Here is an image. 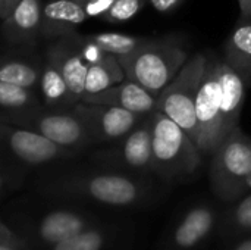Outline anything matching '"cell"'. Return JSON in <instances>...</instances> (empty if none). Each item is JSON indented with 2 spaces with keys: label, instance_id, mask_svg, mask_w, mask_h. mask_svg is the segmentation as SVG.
Here are the masks:
<instances>
[{
  "label": "cell",
  "instance_id": "obj_1",
  "mask_svg": "<svg viewBox=\"0 0 251 250\" xmlns=\"http://www.w3.org/2000/svg\"><path fill=\"white\" fill-rule=\"evenodd\" d=\"M40 192L47 196L82 199L116 208L138 205L147 196V187L141 181L118 172L59 175L43 180L40 183Z\"/></svg>",
  "mask_w": 251,
  "mask_h": 250
},
{
  "label": "cell",
  "instance_id": "obj_2",
  "mask_svg": "<svg viewBox=\"0 0 251 250\" xmlns=\"http://www.w3.org/2000/svg\"><path fill=\"white\" fill-rule=\"evenodd\" d=\"M116 57L128 80L159 96L187 63L188 53L175 38H147L134 53Z\"/></svg>",
  "mask_w": 251,
  "mask_h": 250
},
{
  "label": "cell",
  "instance_id": "obj_3",
  "mask_svg": "<svg viewBox=\"0 0 251 250\" xmlns=\"http://www.w3.org/2000/svg\"><path fill=\"white\" fill-rule=\"evenodd\" d=\"M154 172L163 178L191 175L201 164V150L194 140L168 115L154 109L150 113Z\"/></svg>",
  "mask_w": 251,
  "mask_h": 250
},
{
  "label": "cell",
  "instance_id": "obj_4",
  "mask_svg": "<svg viewBox=\"0 0 251 250\" xmlns=\"http://www.w3.org/2000/svg\"><path fill=\"white\" fill-rule=\"evenodd\" d=\"M209 56L196 55L187 60L172 83L159 94L156 109L175 121L199 146L200 127L196 115L197 93L206 71Z\"/></svg>",
  "mask_w": 251,
  "mask_h": 250
},
{
  "label": "cell",
  "instance_id": "obj_5",
  "mask_svg": "<svg viewBox=\"0 0 251 250\" xmlns=\"http://www.w3.org/2000/svg\"><path fill=\"white\" fill-rule=\"evenodd\" d=\"M250 172L251 139L237 127L213 153L210 184L215 194L225 202L238 199L247 190Z\"/></svg>",
  "mask_w": 251,
  "mask_h": 250
},
{
  "label": "cell",
  "instance_id": "obj_6",
  "mask_svg": "<svg viewBox=\"0 0 251 250\" xmlns=\"http://www.w3.org/2000/svg\"><path fill=\"white\" fill-rule=\"evenodd\" d=\"M1 121L37 131L54 143L75 152L96 144L85 124L71 109L60 111L41 108L22 113L3 112Z\"/></svg>",
  "mask_w": 251,
  "mask_h": 250
},
{
  "label": "cell",
  "instance_id": "obj_7",
  "mask_svg": "<svg viewBox=\"0 0 251 250\" xmlns=\"http://www.w3.org/2000/svg\"><path fill=\"white\" fill-rule=\"evenodd\" d=\"M94 161L109 168L132 172L154 171L153 134L150 113L124 139L112 143L110 147L94 153Z\"/></svg>",
  "mask_w": 251,
  "mask_h": 250
},
{
  "label": "cell",
  "instance_id": "obj_8",
  "mask_svg": "<svg viewBox=\"0 0 251 250\" xmlns=\"http://www.w3.org/2000/svg\"><path fill=\"white\" fill-rule=\"evenodd\" d=\"M221 103L222 90L216 71V57L209 56L196 100V115L201 134L199 149L201 153L213 155L224 141Z\"/></svg>",
  "mask_w": 251,
  "mask_h": 250
},
{
  "label": "cell",
  "instance_id": "obj_9",
  "mask_svg": "<svg viewBox=\"0 0 251 250\" xmlns=\"http://www.w3.org/2000/svg\"><path fill=\"white\" fill-rule=\"evenodd\" d=\"M71 111L85 124L96 144L115 143L129 134L147 115L122 108L78 102Z\"/></svg>",
  "mask_w": 251,
  "mask_h": 250
},
{
  "label": "cell",
  "instance_id": "obj_10",
  "mask_svg": "<svg viewBox=\"0 0 251 250\" xmlns=\"http://www.w3.org/2000/svg\"><path fill=\"white\" fill-rule=\"evenodd\" d=\"M1 141L13 158L28 165H43L75 155V150L66 149L37 131L4 121H1Z\"/></svg>",
  "mask_w": 251,
  "mask_h": 250
},
{
  "label": "cell",
  "instance_id": "obj_11",
  "mask_svg": "<svg viewBox=\"0 0 251 250\" xmlns=\"http://www.w3.org/2000/svg\"><path fill=\"white\" fill-rule=\"evenodd\" d=\"M157 97L154 93L135 81H125L109 87L97 94L85 96L81 102L122 108L140 115H149L156 109Z\"/></svg>",
  "mask_w": 251,
  "mask_h": 250
},
{
  "label": "cell",
  "instance_id": "obj_12",
  "mask_svg": "<svg viewBox=\"0 0 251 250\" xmlns=\"http://www.w3.org/2000/svg\"><path fill=\"white\" fill-rule=\"evenodd\" d=\"M216 71L222 90V133L224 139L238 127L241 109L246 99V90L250 85L247 80L225 60L216 59Z\"/></svg>",
  "mask_w": 251,
  "mask_h": 250
},
{
  "label": "cell",
  "instance_id": "obj_13",
  "mask_svg": "<svg viewBox=\"0 0 251 250\" xmlns=\"http://www.w3.org/2000/svg\"><path fill=\"white\" fill-rule=\"evenodd\" d=\"M90 227H93L91 217L74 209H54L41 217L34 234L43 245L51 248Z\"/></svg>",
  "mask_w": 251,
  "mask_h": 250
},
{
  "label": "cell",
  "instance_id": "obj_14",
  "mask_svg": "<svg viewBox=\"0 0 251 250\" xmlns=\"http://www.w3.org/2000/svg\"><path fill=\"white\" fill-rule=\"evenodd\" d=\"M47 52L51 53L56 59L74 100L76 103L81 102L85 96V81L90 68L82 55V40L81 44L79 40H76V43L65 40L63 43L50 46Z\"/></svg>",
  "mask_w": 251,
  "mask_h": 250
},
{
  "label": "cell",
  "instance_id": "obj_15",
  "mask_svg": "<svg viewBox=\"0 0 251 250\" xmlns=\"http://www.w3.org/2000/svg\"><path fill=\"white\" fill-rule=\"evenodd\" d=\"M87 16L84 4L75 0H50L43 4L41 34L49 38L69 35Z\"/></svg>",
  "mask_w": 251,
  "mask_h": 250
},
{
  "label": "cell",
  "instance_id": "obj_16",
  "mask_svg": "<svg viewBox=\"0 0 251 250\" xmlns=\"http://www.w3.org/2000/svg\"><path fill=\"white\" fill-rule=\"evenodd\" d=\"M41 0H21L13 12L3 21V35L9 43L22 44L32 41L41 32Z\"/></svg>",
  "mask_w": 251,
  "mask_h": 250
},
{
  "label": "cell",
  "instance_id": "obj_17",
  "mask_svg": "<svg viewBox=\"0 0 251 250\" xmlns=\"http://www.w3.org/2000/svg\"><path fill=\"white\" fill-rule=\"evenodd\" d=\"M215 211L210 206L199 205L191 208L175 227L172 246L178 250H190L199 246L215 225Z\"/></svg>",
  "mask_w": 251,
  "mask_h": 250
},
{
  "label": "cell",
  "instance_id": "obj_18",
  "mask_svg": "<svg viewBox=\"0 0 251 250\" xmlns=\"http://www.w3.org/2000/svg\"><path fill=\"white\" fill-rule=\"evenodd\" d=\"M40 88H41L44 105L50 109L66 111L68 108L71 109L74 105H76L66 85V81L63 78V74L56 59L49 52H46V63L41 72Z\"/></svg>",
  "mask_w": 251,
  "mask_h": 250
},
{
  "label": "cell",
  "instance_id": "obj_19",
  "mask_svg": "<svg viewBox=\"0 0 251 250\" xmlns=\"http://www.w3.org/2000/svg\"><path fill=\"white\" fill-rule=\"evenodd\" d=\"M225 62L251 84V21H240L225 43Z\"/></svg>",
  "mask_w": 251,
  "mask_h": 250
},
{
  "label": "cell",
  "instance_id": "obj_20",
  "mask_svg": "<svg viewBox=\"0 0 251 250\" xmlns=\"http://www.w3.org/2000/svg\"><path fill=\"white\" fill-rule=\"evenodd\" d=\"M125 77V71L119 63L118 57L115 55L107 53L100 62L90 65L85 81V96L97 94L109 87H113Z\"/></svg>",
  "mask_w": 251,
  "mask_h": 250
},
{
  "label": "cell",
  "instance_id": "obj_21",
  "mask_svg": "<svg viewBox=\"0 0 251 250\" xmlns=\"http://www.w3.org/2000/svg\"><path fill=\"white\" fill-rule=\"evenodd\" d=\"M0 105L6 113H22L41 109L38 96L34 90L16 84L0 81Z\"/></svg>",
  "mask_w": 251,
  "mask_h": 250
},
{
  "label": "cell",
  "instance_id": "obj_22",
  "mask_svg": "<svg viewBox=\"0 0 251 250\" xmlns=\"http://www.w3.org/2000/svg\"><path fill=\"white\" fill-rule=\"evenodd\" d=\"M41 72L43 68L40 69L35 65L24 60H4L0 68V81L35 90L40 85Z\"/></svg>",
  "mask_w": 251,
  "mask_h": 250
},
{
  "label": "cell",
  "instance_id": "obj_23",
  "mask_svg": "<svg viewBox=\"0 0 251 250\" xmlns=\"http://www.w3.org/2000/svg\"><path fill=\"white\" fill-rule=\"evenodd\" d=\"M87 38L99 44L106 53H110L115 56L131 55L147 40V38L119 34V32H99V34L87 35Z\"/></svg>",
  "mask_w": 251,
  "mask_h": 250
},
{
  "label": "cell",
  "instance_id": "obj_24",
  "mask_svg": "<svg viewBox=\"0 0 251 250\" xmlns=\"http://www.w3.org/2000/svg\"><path fill=\"white\" fill-rule=\"evenodd\" d=\"M106 245H107L106 231L93 225L81 231L79 234L51 246L50 250H103Z\"/></svg>",
  "mask_w": 251,
  "mask_h": 250
},
{
  "label": "cell",
  "instance_id": "obj_25",
  "mask_svg": "<svg viewBox=\"0 0 251 250\" xmlns=\"http://www.w3.org/2000/svg\"><path fill=\"white\" fill-rule=\"evenodd\" d=\"M146 4V0H116L110 10L104 15L109 22H124L134 18L138 10Z\"/></svg>",
  "mask_w": 251,
  "mask_h": 250
},
{
  "label": "cell",
  "instance_id": "obj_26",
  "mask_svg": "<svg viewBox=\"0 0 251 250\" xmlns=\"http://www.w3.org/2000/svg\"><path fill=\"white\" fill-rule=\"evenodd\" d=\"M231 224L240 231H251V194L244 197L231 214Z\"/></svg>",
  "mask_w": 251,
  "mask_h": 250
},
{
  "label": "cell",
  "instance_id": "obj_27",
  "mask_svg": "<svg viewBox=\"0 0 251 250\" xmlns=\"http://www.w3.org/2000/svg\"><path fill=\"white\" fill-rule=\"evenodd\" d=\"M82 55H84L85 60L88 62V65H94V63L100 62L107 53L99 44H96L90 38L84 37L82 38Z\"/></svg>",
  "mask_w": 251,
  "mask_h": 250
},
{
  "label": "cell",
  "instance_id": "obj_28",
  "mask_svg": "<svg viewBox=\"0 0 251 250\" xmlns=\"http://www.w3.org/2000/svg\"><path fill=\"white\" fill-rule=\"evenodd\" d=\"M115 3L116 0H87L84 7L88 16H104Z\"/></svg>",
  "mask_w": 251,
  "mask_h": 250
},
{
  "label": "cell",
  "instance_id": "obj_29",
  "mask_svg": "<svg viewBox=\"0 0 251 250\" xmlns=\"http://www.w3.org/2000/svg\"><path fill=\"white\" fill-rule=\"evenodd\" d=\"M184 0H150L151 6L160 13H169L175 10Z\"/></svg>",
  "mask_w": 251,
  "mask_h": 250
},
{
  "label": "cell",
  "instance_id": "obj_30",
  "mask_svg": "<svg viewBox=\"0 0 251 250\" xmlns=\"http://www.w3.org/2000/svg\"><path fill=\"white\" fill-rule=\"evenodd\" d=\"M21 0H0V18L1 21H4L12 12L13 9L19 4Z\"/></svg>",
  "mask_w": 251,
  "mask_h": 250
},
{
  "label": "cell",
  "instance_id": "obj_31",
  "mask_svg": "<svg viewBox=\"0 0 251 250\" xmlns=\"http://www.w3.org/2000/svg\"><path fill=\"white\" fill-rule=\"evenodd\" d=\"M240 10H241V21L251 19V0H238Z\"/></svg>",
  "mask_w": 251,
  "mask_h": 250
},
{
  "label": "cell",
  "instance_id": "obj_32",
  "mask_svg": "<svg viewBox=\"0 0 251 250\" xmlns=\"http://www.w3.org/2000/svg\"><path fill=\"white\" fill-rule=\"evenodd\" d=\"M0 250H28V248L12 243V242H6V240H0Z\"/></svg>",
  "mask_w": 251,
  "mask_h": 250
},
{
  "label": "cell",
  "instance_id": "obj_33",
  "mask_svg": "<svg viewBox=\"0 0 251 250\" xmlns=\"http://www.w3.org/2000/svg\"><path fill=\"white\" fill-rule=\"evenodd\" d=\"M234 250H251V239H246L241 243H238Z\"/></svg>",
  "mask_w": 251,
  "mask_h": 250
},
{
  "label": "cell",
  "instance_id": "obj_34",
  "mask_svg": "<svg viewBox=\"0 0 251 250\" xmlns=\"http://www.w3.org/2000/svg\"><path fill=\"white\" fill-rule=\"evenodd\" d=\"M247 190H251V172L250 175H249V178H247Z\"/></svg>",
  "mask_w": 251,
  "mask_h": 250
},
{
  "label": "cell",
  "instance_id": "obj_35",
  "mask_svg": "<svg viewBox=\"0 0 251 250\" xmlns=\"http://www.w3.org/2000/svg\"><path fill=\"white\" fill-rule=\"evenodd\" d=\"M75 1H78V3H81V4H84V3H85L87 0H75Z\"/></svg>",
  "mask_w": 251,
  "mask_h": 250
},
{
  "label": "cell",
  "instance_id": "obj_36",
  "mask_svg": "<svg viewBox=\"0 0 251 250\" xmlns=\"http://www.w3.org/2000/svg\"><path fill=\"white\" fill-rule=\"evenodd\" d=\"M250 21H251V19H250Z\"/></svg>",
  "mask_w": 251,
  "mask_h": 250
}]
</instances>
